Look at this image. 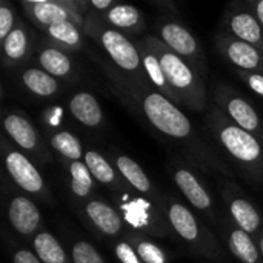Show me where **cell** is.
Returning <instances> with one entry per match:
<instances>
[{
  "label": "cell",
  "instance_id": "74e56055",
  "mask_svg": "<svg viewBox=\"0 0 263 263\" xmlns=\"http://www.w3.org/2000/svg\"><path fill=\"white\" fill-rule=\"evenodd\" d=\"M257 245H259V250H260V254H262L263 260V230L260 231V234L257 236Z\"/></svg>",
  "mask_w": 263,
  "mask_h": 263
},
{
  "label": "cell",
  "instance_id": "d6a6232c",
  "mask_svg": "<svg viewBox=\"0 0 263 263\" xmlns=\"http://www.w3.org/2000/svg\"><path fill=\"white\" fill-rule=\"evenodd\" d=\"M114 253H116V257L120 263H143L140 260V257L137 256L134 247L128 240L117 242V245L114 248Z\"/></svg>",
  "mask_w": 263,
  "mask_h": 263
},
{
  "label": "cell",
  "instance_id": "d6986e66",
  "mask_svg": "<svg viewBox=\"0 0 263 263\" xmlns=\"http://www.w3.org/2000/svg\"><path fill=\"white\" fill-rule=\"evenodd\" d=\"M37 60L40 68L55 79H71L74 76V65L69 54L54 43L43 46L37 54Z\"/></svg>",
  "mask_w": 263,
  "mask_h": 263
},
{
  "label": "cell",
  "instance_id": "5bb4252c",
  "mask_svg": "<svg viewBox=\"0 0 263 263\" xmlns=\"http://www.w3.org/2000/svg\"><path fill=\"white\" fill-rule=\"evenodd\" d=\"M3 129L8 137L25 153L35 157H42L45 154L37 129L25 116L18 112H8L3 117Z\"/></svg>",
  "mask_w": 263,
  "mask_h": 263
},
{
  "label": "cell",
  "instance_id": "9a60e30c",
  "mask_svg": "<svg viewBox=\"0 0 263 263\" xmlns=\"http://www.w3.org/2000/svg\"><path fill=\"white\" fill-rule=\"evenodd\" d=\"M8 220L11 228L23 237H31L42 227V216L37 205L25 196H14L11 199Z\"/></svg>",
  "mask_w": 263,
  "mask_h": 263
},
{
  "label": "cell",
  "instance_id": "83f0119b",
  "mask_svg": "<svg viewBox=\"0 0 263 263\" xmlns=\"http://www.w3.org/2000/svg\"><path fill=\"white\" fill-rule=\"evenodd\" d=\"M51 146L63 159L69 162H80L85 157L80 140L69 131H57L51 136Z\"/></svg>",
  "mask_w": 263,
  "mask_h": 263
},
{
  "label": "cell",
  "instance_id": "277c9868",
  "mask_svg": "<svg viewBox=\"0 0 263 263\" xmlns=\"http://www.w3.org/2000/svg\"><path fill=\"white\" fill-rule=\"evenodd\" d=\"M142 42L157 55L166 82L177 97V103L191 111H205L208 100L203 77L188 62L173 52L157 35L148 34Z\"/></svg>",
  "mask_w": 263,
  "mask_h": 263
},
{
  "label": "cell",
  "instance_id": "cb8c5ba5",
  "mask_svg": "<svg viewBox=\"0 0 263 263\" xmlns=\"http://www.w3.org/2000/svg\"><path fill=\"white\" fill-rule=\"evenodd\" d=\"M116 168L119 174L140 194H153V185L146 173L142 170V166L131 157L125 154H119L114 159Z\"/></svg>",
  "mask_w": 263,
  "mask_h": 263
},
{
  "label": "cell",
  "instance_id": "4dcf8cb0",
  "mask_svg": "<svg viewBox=\"0 0 263 263\" xmlns=\"http://www.w3.org/2000/svg\"><path fill=\"white\" fill-rule=\"evenodd\" d=\"M71 262L72 263H106L102 254L86 240H77L71 245Z\"/></svg>",
  "mask_w": 263,
  "mask_h": 263
},
{
  "label": "cell",
  "instance_id": "5b68a950",
  "mask_svg": "<svg viewBox=\"0 0 263 263\" xmlns=\"http://www.w3.org/2000/svg\"><path fill=\"white\" fill-rule=\"evenodd\" d=\"M166 216L176 234L194 254L216 263H225V254L216 237L188 206L177 200H168Z\"/></svg>",
  "mask_w": 263,
  "mask_h": 263
},
{
  "label": "cell",
  "instance_id": "7c38bea8",
  "mask_svg": "<svg viewBox=\"0 0 263 263\" xmlns=\"http://www.w3.org/2000/svg\"><path fill=\"white\" fill-rule=\"evenodd\" d=\"M173 179L182 196L190 202V205L199 213L205 214L208 219H216V206L210 191L205 188L202 180L188 166L176 165L173 170Z\"/></svg>",
  "mask_w": 263,
  "mask_h": 263
},
{
  "label": "cell",
  "instance_id": "2e32d148",
  "mask_svg": "<svg viewBox=\"0 0 263 263\" xmlns=\"http://www.w3.org/2000/svg\"><path fill=\"white\" fill-rule=\"evenodd\" d=\"M83 211L96 230H99L103 236L116 237L122 233L123 220L111 205L102 200H89L83 205Z\"/></svg>",
  "mask_w": 263,
  "mask_h": 263
},
{
  "label": "cell",
  "instance_id": "52a82bcc",
  "mask_svg": "<svg viewBox=\"0 0 263 263\" xmlns=\"http://www.w3.org/2000/svg\"><path fill=\"white\" fill-rule=\"evenodd\" d=\"M216 108L239 128L248 131L263 143V120L256 108L228 85H219L214 91Z\"/></svg>",
  "mask_w": 263,
  "mask_h": 263
},
{
  "label": "cell",
  "instance_id": "6da1fadb",
  "mask_svg": "<svg viewBox=\"0 0 263 263\" xmlns=\"http://www.w3.org/2000/svg\"><path fill=\"white\" fill-rule=\"evenodd\" d=\"M117 86L122 89L125 102L134 108L157 134L183 146L190 156L197 159L200 166L225 170L197 134L188 116L174 102L151 86H133L125 83H117Z\"/></svg>",
  "mask_w": 263,
  "mask_h": 263
},
{
  "label": "cell",
  "instance_id": "4fadbf2b",
  "mask_svg": "<svg viewBox=\"0 0 263 263\" xmlns=\"http://www.w3.org/2000/svg\"><path fill=\"white\" fill-rule=\"evenodd\" d=\"M223 25L228 31L227 34L231 37L260 48L263 42V28L250 5H231L225 12Z\"/></svg>",
  "mask_w": 263,
  "mask_h": 263
},
{
  "label": "cell",
  "instance_id": "8d00e7d4",
  "mask_svg": "<svg viewBox=\"0 0 263 263\" xmlns=\"http://www.w3.org/2000/svg\"><path fill=\"white\" fill-rule=\"evenodd\" d=\"M248 5H250V8L253 9V12L256 14L257 20L260 22V25H262L263 28V0H256V2H251V3H248Z\"/></svg>",
  "mask_w": 263,
  "mask_h": 263
},
{
  "label": "cell",
  "instance_id": "7402d4cb",
  "mask_svg": "<svg viewBox=\"0 0 263 263\" xmlns=\"http://www.w3.org/2000/svg\"><path fill=\"white\" fill-rule=\"evenodd\" d=\"M2 46L6 65H17L25 60L31 51V34L25 23L18 22L11 34L2 42Z\"/></svg>",
  "mask_w": 263,
  "mask_h": 263
},
{
  "label": "cell",
  "instance_id": "30bf717a",
  "mask_svg": "<svg viewBox=\"0 0 263 263\" xmlns=\"http://www.w3.org/2000/svg\"><path fill=\"white\" fill-rule=\"evenodd\" d=\"M5 166L12 182L28 194L43 196L46 193L45 180L29 157L17 149H5Z\"/></svg>",
  "mask_w": 263,
  "mask_h": 263
},
{
  "label": "cell",
  "instance_id": "ba28073f",
  "mask_svg": "<svg viewBox=\"0 0 263 263\" xmlns=\"http://www.w3.org/2000/svg\"><path fill=\"white\" fill-rule=\"evenodd\" d=\"M159 39L179 57L188 62L202 77L206 72L205 55L199 40L194 34L180 22L176 20H162L157 25Z\"/></svg>",
  "mask_w": 263,
  "mask_h": 263
},
{
  "label": "cell",
  "instance_id": "f1b7e54d",
  "mask_svg": "<svg viewBox=\"0 0 263 263\" xmlns=\"http://www.w3.org/2000/svg\"><path fill=\"white\" fill-rule=\"evenodd\" d=\"M69 177H71V191L79 199H86L94 185V179L85 165V162H71L69 163Z\"/></svg>",
  "mask_w": 263,
  "mask_h": 263
},
{
  "label": "cell",
  "instance_id": "8992f818",
  "mask_svg": "<svg viewBox=\"0 0 263 263\" xmlns=\"http://www.w3.org/2000/svg\"><path fill=\"white\" fill-rule=\"evenodd\" d=\"M22 6L26 15L40 29L63 22H74L79 28H85L88 15V2L74 0H23Z\"/></svg>",
  "mask_w": 263,
  "mask_h": 263
},
{
  "label": "cell",
  "instance_id": "f546056e",
  "mask_svg": "<svg viewBox=\"0 0 263 263\" xmlns=\"http://www.w3.org/2000/svg\"><path fill=\"white\" fill-rule=\"evenodd\" d=\"M128 242L134 247L143 263H166V254L157 243L139 236H129Z\"/></svg>",
  "mask_w": 263,
  "mask_h": 263
},
{
  "label": "cell",
  "instance_id": "e575fe53",
  "mask_svg": "<svg viewBox=\"0 0 263 263\" xmlns=\"http://www.w3.org/2000/svg\"><path fill=\"white\" fill-rule=\"evenodd\" d=\"M12 263H42L35 253L29 250H17L12 256Z\"/></svg>",
  "mask_w": 263,
  "mask_h": 263
},
{
  "label": "cell",
  "instance_id": "4316f807",
  "mask_svg": "<svg viewBox=\"0 0 263 263\" xmlns=\"http://www.w3.org/2000/svg\"><path fill=\"white\" fill-rule=\"evenodd\" d=\"M85 165L88 166L91 176L94 180H97L102 185L106 186H116L117 185V173L112 168V165L99 153L94 149H89L85 153L83 157Z\"/></svg>",
  "mask_w": 263,
  "mask_h": 263
},
{
  "label": "cell",
  "instance_id": "484cf974",
  "mask_svg": "<svg viewBox=\"0 0 263 263\" xmlns=\"http://www.w3.org/2000/svg\"><path fill=\"white\" fill-rule=\"evenodd\" d=\"M45 34L65 51H79L83 45L82 31L74 22H63L45 29Z\"/></svg>",
  "mask_w": 263,
  "mask_h": 263
},
{
  "label": "cell",
  "instance_id": "ac0fdd59",
  "mask_svg": "<svg viewBox=\"0 0 263 263\" xmlns=\"http://www.w3.org/2000/svg\"><path fill=\"white\" fill-rule=\"evenodd\" d=\"M69 112L86 128H99L103 123L102 106L88 91H79L69 99Z\"/></svg>",
  "mask_w": 263,
  "mask_h": 263
},
{
  "label": "cell",
  "instance_id": "f35d334b",
  "mask_svg": "<svg viewBox=\"0 0 263 263\" xmlns=\"http://www.w3.org/2000/svg\"><path fill=\"white\" fill-rule=\"evenodd\" d=\"M260 52H262V55H263V42H262V45H260Z\"/></svg>",
  "mask_w": 263,
  "mask_h": 263
},
{
  "label": "cell",
  "instance_id": "603a6c76",
  "mask_svg": "<svg viewBox=\"0 0 263 263\" xmlns=\"http://www.w3.org/2000/svg\"><path fill=\"white\" fill-rule=\"evenodd\" d=\"M22 85L37 97H52L60 91V83L55 77L42 68H26L20 72Z\"/></svg>",
  "mask_w": 263,
  "mask_h": 263
},
{
  "label": "cell",
  "instance_id": "ffe728a7",
  "mask_svg": "<svg viewBox=\"0 0 263 263\" xmlns=\"http://www.w3.org/2000/svg\"><path fill=\"white\" fill-rule=\"evenodd\" d=\"M137 46H139V52H140L142 63H143V71H145V76L148 79L149 86L154 88L156 91H159L160 94H163L166 99H170L171 102H174L179 106L177 97H176V94L173 92V89L170 88V85L166 82L165 72L162 69V65H160L157 55L142 40L137 42Z\"/></svg>",
  "mask_w": 263,
  "mask_h": 263
},
{
  "label": "cell",
  "instance_id": "7a4b0ae2",
  "mask_svg": "<svg viewBox=\"0 0 263 263\" xmlns=\"http://www.w3.org/2000/svg\"><path fill=\"white\" fill-rule=\"evenodd\" d=\"M208 125L222 153L234 163V166L251 182L263 183V143L239 128L227 116L213 108L208 116Z\"/></svg>",
  "mask_w": 263,
  "mask_h": 263
},
{
  "label": "cell",
  "instance_id": "9c48e42d",
  "mask_svg": "<svg viewBox=\"0 0 263 263\" xmlns=\"http://www.w3.org/2000/svg\"><path fill=\"white\" fill-rule=\"evenodd\" d=\"M216 46L220 55L240 71V74H263V55L259 46L242 42L230 34H219Z\"/></svg>",
  "mask_w": 263,
  "mask_h": 263
},
{
  "label": "cell",
  "instance_id": "d590c367",
  "mask_svg": "<svg viewBox=\"0 0 263 263\" xmlns=\"http://www.w3.org/2000/svg\"><path fill=\"white\" fill-rule=\"evenodd\" d=\"M117 2H114V0H89L88 2V8H91V9H94V12H106L108 9H111L114 5H116Z\"/></svg>",
  "mask_w": 263,
  "mask_h": 263
},
{
  "label": "cell",
  "instance_id": "8fae6325",
  "mask_svg": "<svg viewBox=\"0 0 263 263\" xmlns=\"http://www.w3.org/2000/svg\"><path fill=\"white\" fill-rule=\"evenodd\" d=\"M222 196L227 202L230 216L237 228L250 236H259L263 230V217L260 211L248 200L243 193L233 183H227Z\"/></svg>",
  "mask_w": 263,
  "mask_h": 263
},
{
  "label": "cell",
  "instance_id": "e0dca14e",
  "mask_svg": "<svg viewBox=\"0 0 263 263\" xmlns=\"http://www.w3.org/2000/svg\"><path fill=\"white\" fill-rule=\"evenodd\" d=\"M100 17L108 26L123 32V34H126V32L137 34L145 26V20H143L140 9L136 6H131V5L116 3L111 9L103 12Z\"/></svg>",
  "mask_w": 263,
  "mask_h": 263
},
{
  "label": "cell",
  "instance_id": "44dd1931",
  "mask_svg": "<svg viewBox=\"0 0 263 263\" xmlns=\"http://www.w3.org/2000/svg\"><path fill=\"white\" fill-rule=\"evenodd\" d=\"M228 250L233 257L240 263H263L257 242L248 233L237 227H231L228 231Z\"/></svg>",
  "mask_w": 263,
  "mask_h": 263
},
{
  "label": "cell",
  "instance_id": "3957f363",
  "mask_svg": "<svg viewBox=\"0 0 263 263\" xmlns=\"http://www.w3.org/2000/svg\"><path fill=\"white\" fill-rule=\"evenodd\" d=\"M83 29L97 43H100L103 52L117 68L120 76L117 77V83L133 86H149L143 71V63L137 43L128 39L126 34L108 26L102 20V17H97L94 14V11H88Z\"/></svg>",
  "mask_w": 263,
  "mask_h": 263
},
{
  "label": "cell",
  "instance_id": "1f68e13d",
  "mask_svg": "<svg viewBox=\"0 0 263 263\" xmlns=\"http://www.w3.org/2000/svg\"><path fill=\"white\" fill-rule=\"evenodd\" d=\"M15 26V12L8 2H3L0 5V40L3 42Z\"/></svg>",
  "mask_w": 263,
  "mask_h": 263
},
{
  "label": "cell",
  "instance_id": "836d02e7",
  "mask_svg": "<svg viewBox=\"0 0 263 263\" xmlns=\"http://www.w3.org/2000/svg\"><path fill=\"white\" fill-rule=\"evenodd\" d=\"M240 77L243 79V82L247 83V86L259 97H263V74H240Z\"/></svg>",
  "mask_w": 263,
  "mask_h": 263
},
{
  "label": "cell",
  "instance_id": "d4e9b609",
  "mask_svg": "<svg viewBox=\"0 0 263 263\" xmlns=\"http://www.w3.org/2000/svg\"><path fill=\"white\" fill-rule=\"evenodd\" d=\"M32 248L42 263H68V256L62 243L48 231H40L32 239Z\"/></svg>",
  "mask_w": 263,
  "mask_h": 263
}]
</instances>
